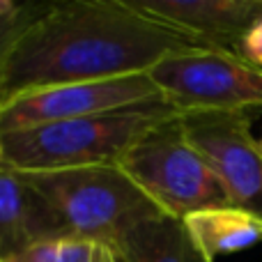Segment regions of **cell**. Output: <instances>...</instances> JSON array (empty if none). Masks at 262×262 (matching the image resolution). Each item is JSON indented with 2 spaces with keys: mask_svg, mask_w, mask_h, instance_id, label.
Masks as SVG:
<instances>
[{
  "mask_svg": "<svg viewBox=\"0 0 262 262\" xmlns=\"http://www.w3.org/2000/svg\"><path fill=\"white\" fill-rule=\"evenodd\" d=\"M60 239H46L39 244H32L30 249L21 251L7 262H60Z\"/></svg>",
  "mask_w": 262,
  "mask_h": 262,
  "instance_id": "obj_14",
  "label": "cell"
},
{
  "mask_svg": "<svg viewBox=\"0 0 262 262\" xmlns=\"http://www.w3.org/2000/svg\"><path fill=\"white\" fill-rule=\"evenodd\" d=\"M14 172L53 207L72 235L106 249L131 226L166 214L120 166Z\"/></svg>",
  "mask_w": 262,
  "mask_h": 262,
  "instance_id": "obj_3",
  "label": "cell"
},
{
  "mask_svg": "<svg viewBox=\"0 0 262 262\" xmlns=\"http://www.w3.org/2000/svg\"><path fill=\"white\" fill-rule=\"evenodd\" d=\"M44 7H35V5H23V9L18 14L9 18H0V76H3V67L7 60L12 46L16 44V39L21 37V32L39 16V12Z\"/></svg>",
  "mask_w": 262,
  "mask_h": 262,
  "instance_id": "obj_12",
  "label": "cell"
},
{
  "mask_svg": "<svg viewBox=\"0 0 262 262\" xmlns=\"http://www.w3.org/2000/svg\"><path fill=\"white\" fill-rule=\"evenodd\" d=\"M106 246H99L90 239L67 235L60 239V262H99Z\"/></svg>",
  "mask_w": 262,
  "mask_h": 262,
  "instance_id": "obj_13",
  "label": "cell"
},
{
  "mask_svg": "<svg viewBox=\"0 0 262 262\" xmlns=\"http://www.w3.org/2000/svg\"><path fill=\"white\" fill-rule=\"evenodd\" d=\"M180 120L232 207L262 219V149L251 134L253 113H186Z\"/></svg>",
  "mask_w": 262,
  "mask_h": 262,
  "instance_id": "obj_6",
  "label": "cell"
},
{
  "mask_svg": "<svg viewBox=\"0 0 262 262\" xmlns=\"http://www.w3.org/2000/svg\"><path fill=\"white\" fill-rule=\"evenodd\" d=\"M180 118L143 136L118 166L168 216L186 219L203 209L228 207L230 198L221 180L189 143Z\"/></svg>",
  "mask_w": 262,
  "mask_h": 262,
  "instance_id": "obj_4",
  "label": "cell"
},
{
  "mask_svg": "<svg viewBox=\"0 0 262 262\" xmlns=\"http://www.w3.org/2000/svg\"><path fill=\"white\" fill-rule=\"evenodd\" d=\"M166 99L62 122L0 134L3 168L58 170L81 166H118L122 157L159 124L180 118Z\"/></svg>",
  "mask_w": 262,
  "mask_h": 262,
  "instance_id": "obj_2",
  "label": "cell"
},
{
  "mask_svg": "<svg viewBox=\"0 0 262 262\" xmlns=\"http://www.w3.org/2000/svg\"><path fill=\"white\" fill-rule=\"evenodd\" d=\"M0 168H3V157H0Z\"/></svg>",
  "mask_w": 262,
  "mask_h": 262,
  "instance_id": "obj_17",
  "label": "cell"
},
{
  "mask_svg": "<svg viewBox=\"0 0 262 262\" xmlns=\"http://www.w3.org/2000/svg\"><path fill=\"white\" fill-rule=\"evenodd\" d=\"M242 58L255 67H262V16L249 28L242 39Z\"/></svg>",
  "mask_w": 262,
  "mask_h": 262,
  "instance_id": "obj_15",
  "label": "cell"
},
{
  "mask_svg": "<svg viewBox=\"0 0 262 262\" xmlns=\"http://www.w3.org/2000/svg\"><path fill=\"white\" fill-rule=\"evenodd\" d=\"M182 221L200 253L209 262L223 253H237L262 242V219L232 205L203 209Z\"/></svg>",
  "mask_w": 262,
  "mask_h": 262,
  "instance_id": "obj_11",
  "label": "cell"
},
{
  "mask_svg": "<svg viewBox=\"0 0 262 262\" xmlns=\"http://www.w3.org/2000/svg\"><path fill=\"white\" fill-rule=\"evenodd\" d=\"M23 9V5H16L12 0H0V18H9L14 14H18Z\"/></svg>",
  "mask_w": 262,
  "mask_h": 262,
  "instance_id": "obj_16",
  "label": "cell"
},
{
  "mask_svg": "<svg viewBox=\"0 0 262 262\" xmlns=\"http://www.w3.org/2000/svg\"><path fill=\"white\" fill-rule=\"evenodd\" d=\"M203 49L216 46L138 12L127 0L51 5L9 51L0 104L44 88L147 74L168 55Z\"/></svg>",
  "mask_w": 262,
  "mask_h": 262,
  "instance_id": "obj_1",
  "label": "cell"
},
{
  "mask_svg": "<svg viewBox=\"0 0 262 262\" xmlns=\"http://www.w3.org/2000/svg\"><path fill=\"white\" fill-rule=\"evenodd\" d=\"M258 143H260V149H262V138H260V140H258Z\"/></svg>",
  "mask_w": 262,
  "mask_h": 262,
  "instance_id": "obj_18",
  "label": "cell"
},
{
  "mask_svg": "<svg viewBox=\"0 0 262 262\" xmlns=\"http://www.w3.org/2000/svg\"><path fill=\"white\" fill-rule=\"evenodd\" d=\"M138 12L242 55V39L262 16V0H127Z\"/></svg>",
  "mask_w": 262,
  "mask_h": 262,
  "instance_id": "obj_8",
  "label": "cell"
},
{
  "mask_svg": "<svg viewBox=\"0 0 262 262\" xmlns=\"http://www.w3.org/2000/svg\"><path fill=\"white\" fill-rule=\"evenodd\" d=\"M108 251L118 262H209L191 239L184 221L168 214L131 226Z\"/></svg>",
  "mask_w": 262,
  "mask_h": 262,
  "instance_id": "obj_10",
  "label": "cell"
},
{
  "mask_svg": "<svg viewBox=\"0 0 262 262\" xmlns=\"http://www.w3.org/2000/svg\"><path fill=\"white\" fill-rule=\"evenodd\" d=\"M147 76L182 115L262 113V67L230 51L203 49L168 55Z\"/></svg>",
  "mask_w": 262,
  "mask_h": 262,
  "instance_id": "obj_5",
  "label": "cell"
},
{
  "mask_svg": "<svg viewBox=\"0 0 262 262\" xmlns=\"http://www.w3.org/2000/svg\"><path fill=\"white\" fill-rule=\"evenodd\" d=\"M157 99L163 97L147 74L44 88L0 104V134L108 113V111L149 104Z\"/></svg>",
  "mask_w": 262,
  "mask_h": 262,
  "instance_id": "obj_7",
  "label": "cell"
},
{
  "mask_svg": "<svg viewBox=\"0 0 262 262\" xmlns=\"http://www.w3.org/2000/svg\"><path fill=\"white\" fill-rule=\"evenodd\" d=\"M72 235L49 203L9 168H0V262L46 239Z\"/></svg>",
  "mask_w": 262,
  "mask_h": 262,
  "instance_id": "obj_9",
  "label": "cell"
}]
</instances>
